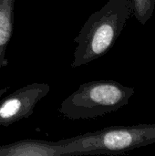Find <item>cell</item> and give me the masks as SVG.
<instances>
[{
	"instance_id": "1",
	"label": "cell",
	"mask_w": 155,
	"mask_h": 156,
	"mask_svg": "<svg viewBox=\"0 0 155 156\" xmlns=\"http://www.w3.org/2000/svg\"><path fill=\"white\" fill-rule=\"evenodd\" d=\"M131 16L130 0H109L102 8L94 12L74 39L78 46L71 68L88 64L106 54L113 47Z\"/></svg>"
},
{
	"instance_id": "2",
	"label": "cell",
	"mask_w": 155,
	"mask_h": 156,
	"mask_svg": "<svg viewBox=\"0 0 155 156\" xmlns=\"http://www.w3.org/2000/svg\"><path fill=\"white\" fill-rule=\"evenodd\" d=\"M134 93L133 88L115 80L85 82L63 101L58 112L69 120L93 119L126 106Z\"/></svg>"
},
{
	"instance_id": "3",
	"label": "cell",
	"mask_w": 155,
	"mask_h": 156,
	"mask_svg": "<svg viewBox=\"0 0 155 156\" xmlns=\"http://www.w3.org/2000/svg\"><path fill=\"white\" fill-rule=\"evenodd\" d=\"M67 140L69 155L124 154L155 144V123L111 126Z\"/></svg>"
},
{
	"instance_id": "4",
	"label": "cell",
	"mask_w": 155,
	"mask_h": 156,
	"mask_svg": "<svg viewBox=\"0 0 155 156\" xmlns=\"http://www.w3.org/2000/svg\"><path fill=\"white\" fill-rule=\"evenodd\" d=\"M49 90L50 87L47 83H32L8 95L0 102V125L7 127L28 118Z\"/></svg>"
},
{
	"instance_id": "5",
	"label": "cell",
	"mask_w": 155,
	"mask_h": 156,
	"mask_svg": "<svg viewBox=\"0 0 155 156\" xmlns=\"http://www.w3.org/2000/svg\"><path fill=\"white\" fill-rule=\"evenodd\" d=\"M60 155H69L67 140L58 142L24 140L0 146V156Z\"/></svg>"
},
{
	"instance_id": "6",
	"label": "cell",
	"mask_w": 155,
	"mask_h": 156,
	"mask_svg": "<svg viewBox=\"0 0 155 156\" xmlns=\"http://www.w3.org/2000/svg\"><path fill=\"white\" fill-rule=\"evenodd\" d=\"M15 0H0V71L7 65L5 54L14 27Z\"/></svg>"
},
{
	"instance_id": "7",
	"label": "cell",
	"mask_w": 155,
	"mask_h": 156,
	"mask_svg": "<svg viewBox=\"0 0 155 156\" xmlns=\"http://www.w3.org/2000/svg\"><path fill=\"white\" fill-rule=\"evenodd\" d=\"M132 15L141 24L145 25L153 16L155 0H130Z\"/></svg>"
},
{
	"instance_id": "8",
	"label": "cell",
	"mask_w": 155,
	"mask_h": 156,
	"mask_svg": "<svg viewBox=\"0 0 155 156\" xmlns=\"http://www.w3.org/2000/svg\"><path fill=\"white\" fill-rule=\"evenodd\" d=\"M9 90V87H5V88H4V89H2V90H0V98L2 97V95H4L7 90Z\"/></svg>"
}]
</instances>
